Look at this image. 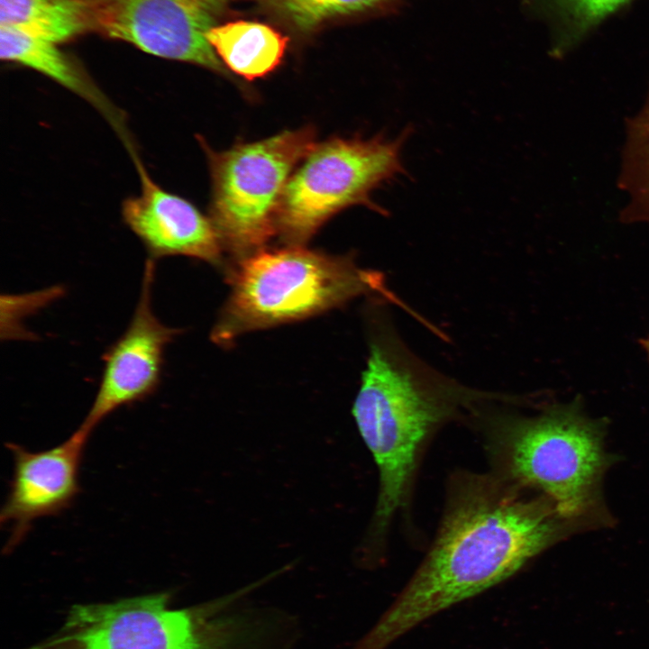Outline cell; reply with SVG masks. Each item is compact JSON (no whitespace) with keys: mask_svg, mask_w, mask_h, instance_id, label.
Segmentation results:
<instances>
[{"mask_svg":"<svg viewBox=\"0 0 649 649\" xmlns=\"http://www.w3.org/2000/svg\"><path fill=\"white\" fill-rule=\"evenodd\" d=\"M396 0H271L275 9L291 25L309 31L327 19L371 11Z\"/></svg>","mask_w":649,"mask_h":649,"instance_id":"e0dca14e","label":"cell"},{"mask_svg":"<svg viewBox=\"0 0 649 649\" xmlns=\"http://www.w3.org/2000/svg\"><path fill=\"white\" fill-rule=\"evenodd\" d=\"M241 260L212 333L222 345L242 333L304 319L363 294L387 293L381 274L348 257L289 246Z\"/></svg>","mask_w":649,"mask_h":649,"instance_id":"5b68a950","label":"cell"},{"mask_svg":"<svg viewBox=\"0 0 649 649\" xmlns=\"http://www.w3.org/2000/svg\"><path fill=\"white\" fill-rule=\"evenodd\" d=\"M89 434L78 428L60 444L41 452L7 443L14 472L0 522L11 526L5 552L29 533L32 523L69 507L80 491L79 469Z\"/></svg>","mask_w":649,"mask_h":649,"instance_id":"30bf717a","label":"cell"},{"mask_svg":"<svg viewBox=\"0 0 649 649\" xmlns=\"http://www.w3.org/2000/svg\"><path fill=\"white\" fill-rule=\"evenodd\" d=\"M0 26L56 43L87 32L77 0H0Z\"/></svg>","mask_w":649,"mask_h":649,"instance_id":"9a60e30c","label":"cell"},{"mask_svg":"<svg viewBox=\"0 0 649 649\" xmlns=\"http://www.w3.org/2000/svg\"><path fill=\"white\" fill-rule=\"evenodd\" d=\"M59 43L0 26L1 59L32 69L91 103L113 123L119 115L81 65Z\"/></svg>","mask_w":649,"mask_h":649,"instance_id":"7c38bea8","label":"cell"},{"mask_svg":"<svg viewBox=\"0 0 649 649\" xmlns=\"http://www.w3.org/2000/svg\"><path fill=\"white\" fill-rule=\"evenodd\" d=\"M644 347L646 349L648 354H649V338L643 341Z\"/></svg>","mask_w":649,"mask_h":649,"instance_id":"ac0fdd59","label":"cell"},{"mask_svg":"<svg viewBox=\"0 0 649 649\" xmlns=\"http://www.w3.org/2000/svg\"><path fill=\"white\" fill-rule=\"evenodd\" d=\"M154 276L155 261L149 258L130 324L105 352L99 387L88 413L78 426L89 434L114 411L144 400L159 388L166 348L178 330L165 325L154 313Z\"/></svg>","mask_w":649,"mask_h":649,"instance_id":"9c48e42d","label":"cell"},{"mask_svg":"<svg viewBox=\"0 0 649 649\" xmlns=\"http://www.w3.org/2000/svg\"><path fill=\"white\" fill-rule=\"evenodd\" d=\"M206 39L223 63L248 80L273 71L280 64L288 41L271 26L251 21L217 24Z\"/></svg>","mask_w":649,"mask_h":649,"instance_id":"4fadbf2b","label":"cell"},{"mask_svg":"<svg viewBox=\"0 0 649 649\" xmlns=\"http://www.w3.org/2000/svg\"><path fill=\"white\" fill-rule=\"evenodd\" d=\"M141 193L123 203V218L142 242L150 259L187 256L218 263L222 242L211 218L188 200L167 191L140 161Z\"/></svg>","mask_w":649,"mask_h":649,"instance_id":"8fae6325","label":"cell"},{"mask_svg":"<svg viewBox=\"0 0 649 649\" xmlns=\"http://www.w3.org/2000/svg\"><path fill=\"white\" fill-rule=\"evenodd\" d=\"M471 476L449 498L418 569L353 649H386L423 621L507 580L575 529L544 497Z\"/></svg>","mask_w":649,"mask_h":649,"instance_id":"6da1fadb","label":"cell"},{"mask_svg":"<svg viewBox=\"0 0 649 649\" xmlns=\"http://www.w3.org/2000/svg\"><path fill=\"white\" fill-rule=\"evenodd\" d=\"M491 447L504 479L544 497L575 529L608 520L601 479L612 462L604 431L576 405L495 417Z\"/></svg>","mask_w":649,"mask_h":649,"instance_id":"3957f363","label":"cell"},{"mask_svg":"<svg viewBox=\"0 0 649 649\" xmlns=\"http://www.w3.org/2000/svg\"><path fill=\"white\" fill-rule=\"evenodd\" d=\"M410 129L395 139H332L316 145L290 176L277 215V232L290 246H300L334 215L364 205L385 214L370 193L406 175L402 147Z\"/></svg>","mask_w":649,"mask_h":649,"instance_id":"52a82bcc","label":"cell"},{"mask_svg":"<svg viewBox=\"0 0 649 649\" xmlns=\"http://www.w3.org/2000/svg\"><path fill=\"white\" fill-rule=\"evenodd\" d=\"M239 598L174 608L162 592L74 606L63 626L31 649H270L267 619L233 611Z\"/></svg>","mask_w":649,"mask_h":649,"instance_id":"277c9868","label":"cell"},{"mask_svg":"<svg viewBox=\"0 0 649 649\" xmlns=\"http://www.w3.org/2000/svg\"><path fill=\"white\" fill-rule=\"evenodd\" d=\"M87 32L226 74L206 39L231 0H77Z\"/></svg>","mask_w":649,"mask_h":649,"instance_id":"ba28073f","label":"cell"},{"mask_svg":"<svg viewBox=\"0 0 649 649\" xmlns=\"http://www.w3.org/2000/svg\"><path fill=\"white\" fill-rule=\"evenodd\" d=\"M632 1L530 0L529 8L548 23L553 36L552 52L562 57Z\"/></svg>","mask_w":649,"mask_h":649,"instance_id":"5bb4252c","label":"cell"},{"mask_svg":"<svg viewBox=\"0 0 649 649\" xmlns=\"http://www.w3.org/2000/svg\"><path fill=\"white\" fill-rule=\"evenodd\" d=\"M209 160L211 220L222 244L245 258L277 232V215L295 166L316 146L311 127L215 151L200 138Z\"/></svg>","mask_w":649,"mask_h":649,"instance_id":"8992f818","label":"cell"},{"mask_svg":"<svg viewBox=\"0 0 649 649\" xmlns=\"http://www.w3.org/2000/svg\"><path fill=\"white\" fill-rule=\"evenodd\" d=\"M418 361L392 333L370 346L352 414L379 475L370 541L405 504L419 452L435 427L482 398Z\"/></svg>","mask_w":649,"mask_h":649,"instance_id":"7a4b0ae2","label":"cell"},{"mask_svg":"<svg viewBox=\"0 0 649 649\" xmlns=\"http://www.w3.org/2000/svg\"><path fill=\"white\" fill-rule=\"evenodd\" d=\"M617 184L628 195L621 222L649 224V91L640 111L626 119Z\"/></svg>","mask_w":649,"mask_h":649,"instance_id":"2e32d148","label":"cell"}]
</instances>
